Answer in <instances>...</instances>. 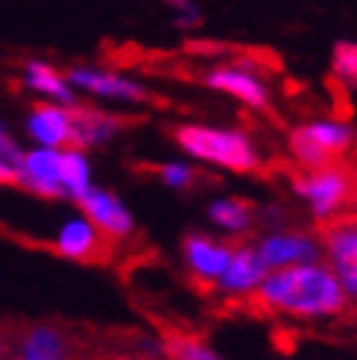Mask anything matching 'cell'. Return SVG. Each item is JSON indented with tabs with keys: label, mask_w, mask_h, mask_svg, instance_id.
Returning a JSON list of instances; mask_svg holds the SVG:
<instances>
[{
	"label": "cell",
	"mask_w": 357,
	"mask_h": 360,
	"mask_svg": "<svg viewBox=\"0 0 357 360\" xmlns=\"http://www.w3.org/2000/svg\"><path fill=\"white\" fill-rule=\"evenodd\" d=\"M252 302L266 314L296 322H331L351 304L340 278L323 258L270 269Z\"/></svg>",
	"instance_id": "obj_1"
},
{
	"label": "cell",
	"mask_w": 357,
	"mask_h": 360,
	"mask_svg": "<svg viewBox=\"0 0 357 360\" xmlns=\"http://www.w3.org/2000/svg\"><path fill=\"white\" fill-rule=\"evenodd\" d=\"M94 185L88 150L79 147H32L21 153L15 165V188L39 200L77 202Z\"/></svg>",
	"instance_id": "obj_2"
},
{
	"label": "cell",
	"mask_w": 357,
	"mask_h": 360,
	"mask_svg": "<svg viewBox=\"0 0 357 360\" xmlns=\"http://www.w3.org/2000/svg\"><path fill=\"white\" fill-rule=\"evenodd\" d=\"M176 147L190 161L217 167L226 173H255L261 170L264 158L252 135L235 129V126H208V123H182L173 129Z\"/></svg>",
	"instance_id": "obj_3"
},
{
	"label": "cell",
	"mask_w": 357,
	"mask_h": 360,
	"mask_svg": "<svg viewBox=\"0 0 357 360\" xmlns=\"http://www.w3.org/2000/svg\"><path fill=\"white\" fill-rule=\"evenodd\" d=\"M290 188L316 223L337 220L357 196L354 176L343 165H337V161L319 165V167H301V173L293 176Z\"/></svg>",
	"instance_id": "obj_4"
},
{
	"label": "cell",
	"mask_w": 357,
	"mask_h": 360,
	"mask_svg": "<svg viewBox=\"0 0 357 360\" xmlns=\"http://www.w3.org/2000/svg\"><path fill=\"white\" fill-rule=\"evenodd\" d=\"M357 143V129L340 117L305 120L287 135V150L299 167H319L343 158Z\"/></svg>",
	"instance_id": "obj_5"
},
{
	"label": "cell",
	"mask_w": 357,
	"mask_h": 360,
	"mask_svg": "<svg viewBox=\"0 0 357 360\" xmlns=\"http://www.w3.org/2000/svg\"><path fill=\"white\" fill-rule=\"evenodd\" d=\"M70 85L77 88V94L97 100V103H115V105H147L152 100L150 88L129 77L120 74L112 68H100V65H77L65 70Z\"/></svg>",
	"instance_id": "obj_6"
},
{
	"label": "cell",
	"mask_w": 357,
	"mask_h": 360,
	"mask_svg": "<svg viewBox=\"0 0 357 360\" xmlns=\"http://www.w3.org/2000/svg\"><path fill=\"white\" fill-rule=\"evenodd\" d=\"M202 82L217 94H226L231 100H238L240 105L252 112H266L273 105L270 85L261 74H255V65L249 62H226L214 65L202 74Z\"/></svg>",
	"instance_id": "obj_7"
},
{
	"label": "cell",
	"mask_w": 357,
	"mask_h": 360,
	"mask_svg": "<svg viewBox=\"0 0 357 360\" xmlns=\"http://www.w3.org/2000/svg\"><path fill=\"white\" fill-rule=\"evenodd\" d=\"M266 269L293 266L323 258V238L305 229H266L252 243Z\"/></svg>",
	"instance_id": "obj_8"
},
{
	"label": "cell",
	"mask_w": 357,
	"mask_h": 360,
	"mask_svg": "<svg viewBox=\"0 0 357 360\" xmlns=\"http://www.w3.org/2000/svg\"><path fill=\"white\" fill-rule=\"evenodd\" d=\"M74 205H77V211H82L85 217L103 231L105 240H129V238H135L138 220H135L132 208L123 202L115 191L100 188L94 182Z\"/></svg>",
	"instance_id": "obj_9"
},
{
	"label": "cell",
	"mask_w": 357,
	"mask_h": 360,
	"mask_svg": "<svg viewBox=\"0 0 357 360\" xmlns=\"http://www.w3.org/2000/svg\"><path fill=\"white\" fill-rule=\"evenodd\" d=\"M266 273H270V269H266V264L261 261L258 249L252 243L231 246V255H228L223 273H220L217 281H214L211 290L217 293L220 299H226V302L252 299Z\"/></svg>",
	"instance_id": "obj_10"
},
{
	"label": "cell",
	"mask_w": 357,
	"mask_h": 360,
	"mask_svg": "<svg viewBox=\"0 0 357 360\" xmlns=\"http://www.w3.org/2000/svg\"><path fill=\"white\" fill-rule=\"evenodd\" d=\"M323 261L340 278L349 302L357 304V220H331L323 229Z\"/></svg>",
	"instance_id": "obj_11"
},
{
	"label": "cell",
	"mask_w": 357,
	"mask_h": 360,
	"mask_svg": "<svg viewBox=\"0 0 357 360\" xmlns=\"http://www.w3.org/2000/svg\"><path fill=\"white\" fill-rule=\"evenodd\" d=\"M53 252L65 261H103L105 249H109V240H105L103 231L85 217V214H70L59 223V229L53 231Z\"/></svg>",
	"instance_id": "obj_12"
},
{
	"label": "cell",
	"mask_w": 357,
	"mask_h": 360,
	"mask_svg": "<svg viewBox=\"0 0 357 360\" xmlns=\"http://www.w3.org/2000/svg\"><path fill=\"white\" fill-rule=\"evenodd\" d=\"M24 132L35 147H70L74 138V105L39 100L24 117Z\"/></svg>",
	"instance_id": "obj_13"
},
{
	"label": "cell",
	"mask_w": 357,
	"mask_h": 360,
	"mask_svg": "<svg viewBox=\"0 0 357 360\" xmlns=\"http://www.w3.org/2000/svg\"><path fill=\"white\" fill-rule=\"evenodd\" d=\"M231 246L235 243H228L223 238L205 235V231H193V235H188L182 240V264L190 273V278L214 287V281L220 278L223 266L231 255Z\"/></svg>",
	"instance_id": "obj_14"
},
{
	"label": "cell",
	"mask_w": 357,
	"mask_h": 360,
	"mask_svg": "<svg viewBox=\"0 0 357 360\" xmlns=\"http://www.w3.org/2000/svg\"><path fill=\"white\" fill-rule=\"evenodd\" d=\"M126 126H129V120L117 112L77 103L74 105V138H70V147H79V150L105 147V143H112Z\"/></svg>",
	"instance_id": "obj_15"
},
{
	"label": "cell",
	"mask_w": 357,
	"mask_h": 360,
	"mask_svg": "<svg viewBox=\"0 0 357 360\" xmlns=\"http://www.w3.org/2000/svg\"><path fill=\"white\" fill-rule=\"evenodd\" d=\"M12 354L18 360H67L74 354V343L53 322H32L12 340Z\"/></svg>",
	"instance_id": "obj_16"
},
{
	"label": "cell",
	"mask_w": 357,
	"mask_h": 360,
	"mask_svg": "<svg viewBox=\"0 0 357 360\" xmlns=\"http://www.w3.org/2000/svg\"><path fill=\"white\" fill-rule=\"evenodd\" d=\"M21 85H24V91L35 94L39 100L62 103V105H77L79 103L77 88L70 85L65 70L53 68L50 62H41V59H30L21 68Z\"/></svg>",
	"instance_id": "obj_17"
},
{
	"label": "cell",
	"mask_w": 357,
	"mask_h": 360,
	"mask_svg": "<svg viewBox=\"0 0 357 360\" xmlns=\"http://www.w3.org/2000/svg\"><path fill=\"white\" fill-rule=\"evenodd\" d=\"M208 220L226 238H243L255 229L258 208L243 196H217L208 202Z\"/></svg>",
	"instance_id": "obj_18"
},
{
	"label": "cell",
	"mask_w": 357,
	"mask_h": 360,
	"mask_svg": "<svg viewBox=\"0 0 357 360\" xmlns=\"http://www.w3.org/2000/svg\"><path fill=\"white\" fill-rule=\"evenodd\" d=\"M155 179L167 191H190L200 182V167L190 158H176V161H162L155 165Z\"/></svg>",
	"instance_id": "obj_19"
},
{
	"label": "cell",
	"mask_w": 357,
	"mask_h": 360,
	"mask_svg": "<svg viewBox=\"0 0 357 360\" xmlns=\"http://www.w3.org/2000/svg\"><path fill=\"white\" fill-rule=\"evenodd\" d=\"M331 77L349 91H357V41H337L331 50Z\"/></svg>",
	"instance_id": "obj_20"
},
{
	"label": "cell",
	"mask_w": 357,
	"mask_h": 360,
	"mask_svg": "<svg viewBox=\"0 0 357 360\" xmlns=\"http://www.w3.org/2000/svg\"><path fill=\"white\" fill-rule=\"evenodd\" d=\"M167 354L178 360H217L214 346H208L200 337H173L167 340Z\"/></svg>",
	"instance_id": "obj_21"
},
{
	"label": "cell",
	"mask_w": 357,
	"mask_h": 360,
	"mask_svg": "<svg viewBox=\"0 0 357 360\" xmlns=\"http://www.w3.org/2000/svg\"><path fill=\"white\" fill-rule=\"evenodd\" d=\"M170 21L178 30H196L202 24V6L196 0H164Z\"/></svg>",
	"instance_id": "obj_22"
},
{
	"label": "cell",
	"mask_w": 357,
	"mask_h": 360,
	"mask_svg": "<svg viewBox=\"0 0 357 360\" xmlns=\"http://www.w3.org/2000/svg\"><path fill=\"white\" fill-rule=\"evenodd\" d=\"M135 352L141 357H150V360H158V357H170L167 354V340L164 337H155V334H144L135 340Z\"/></svg>",
	"instance_id": "obj_23"
},
{
	"label": "cell",
	"mask_w": 357,
	"mask_h": 360,
	"mask_svg": "<svg viewBox=\"0 0 357 360\" xmlns=\"http://www.w3.org/2000/svg\"><path fill=\"white\" fill-rule=\"evenodd\" d=\"M21 153H24V147L18 143V138L6 129L4 123H0V155L4 158H9L12 165H18V158H21Z\"/></svg>",
	"instance_id": "obj_24"
},
{
	"label": "cell",
	"mask_w": 357,
	"mask_h": 360,
	"mask_svg": "<svg viewBox=\"0 0 357 360\" xmlns=\"http://www.w3.org/2000/svg\"><path fill=\"white\" fill-rule=\"evenodd\" d=\"M4 185H15V165L9 158L0 155V188Z\"/></svg>",
	"instance_id": "obj_25"
},
{
	"label": "cell",
	"mask_w": 357,
	"mask_h": 360,
	"mask_svg": "<svg viewBox=\"0 0 357 360\" xmlns=\"http://www.w3.org/2000/svg\"><path fill=\"white\" fill-rule=\"evenodd\" d=\"M12 352V337L6 334V328H0V357H6Z\"/></svg>",
	"instance_id": "obj_26"
}]
</instances>
